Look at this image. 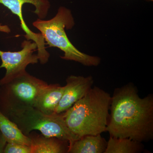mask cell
I'll return each instance as SVG.
<instances>
[{
  "instance_id": "cell-13",
  "label": "cell",
  "mask_w": 153,
  "mask_h": 153,
  "mask_svg": "<svg viewBox=\"0 0 153 153\" xmlns=\"http://www.w3.org/2000/svg\"><path fill=\"white\" fill-rule=\"evenodd\" d=\"M142 143L129 138L110 136L104 153H139L144 151Z\"/></svg>"
},
{
  "instance_id": "cell-6",
  "label": "cell",
  "mask_w": 153,
  "mask_h": 153,
  "mask_svg": "<svg viewBox=\"0 0 153 153\" xmlns=\"http://www.w3.org/2000/svg\"><path fill=\"white\" fill-rule=\"evenodd\" d=\"M25 4H30L35 7L34 13L40 19H44L47 17L50 4L49 0H0V4L7 8L11 12L18 17L21 23L22 30L25 33L27 40H31L37 45L38 55L41 64H45L48 62L49 54L45 47V41L41 33H34L28 27L23 16L22 8Z\"/></svg>"
},
{
  "instance_id": "cell-10",
  "label": "cell",
  "mask_w": 153,
  "mask_h": 153,
  "mask_svg": "<svg viewBox=\"0 0 153 153\" xmlns=\"http://www.w3.org/2000/svg\"><path fill=\"white\" fill-rule=\"evenodd\" d=\"M31 140L32 153H68L69 143L55 137L41 135L28 136Z\"/></svg>"
},
{
  "instance_id": "cell-7",
  "label": "cell",
  "mask_w": 153,
  "mask_h": 153,
  "mask_svg": "<svg viewBox=\"0 0 153 153\" xmlns=\"http://www.w3.org/2000/svg\"><path fill=\"white\" fill-rule=\"evenodd\" d=\"M22 50L18 52H5L0 50L2 64L0 68H5V75L0 79V86L8 83L17 76L26 72L29 64L38 63L39 58L34 52L37 45L31 40H25L22 44Z\"/></svg>"
},
{
  "instance_id": "cell-2",
  "label": "cell",
  "mask_w": 153,
  "mask_h": 153,
  "mask_svg": "<svg viewBox=\"0 0 153 153\" xmlns=\"http://www.w3.org/2000/svg\"><path fill=\"white\" fill-rule=\"evenodd\" d=\"M111 97L94 86L82 98L64 112L68 128L79 138L106 131Z\"/></svg>"
},
{
  "instance_id": "cell-3",
  "label": "cell",
  "mask_w": 153,
  "mask_h": 153,
  "mask_svg": "<svg viewBox=\"0 0 153 153\" xmlns=\"http://www.w3.org/2000/svg\"><path fill=\"white\" fill-rule=\"evenodd\" d=\"M0 110L27 136L37 130L45 136L66 141L69 146L79 138L66 126L64 112L46 114L33 106L7 101H0Z\"/></svg>"
},
{
  "instance_id": "cell-4",
  "label": "cell",
  "mask_w": 153,
  "mask_h": 153,
  "mask_svg": "<svg viewBox=\"0 0 153 153\" xmlns=\"http://www.w3.org/2000/svg\"><path fill=\"white\" fill-rule=\"evenodd\" d=\"M74 22L71 11L65 7H60L55 17L48 20L38 19L33 26L40 31L44 41L50 47H57L64 52L62 59L73 60L84 66H96L100 63V58L91 56L79 51L71 44L65 29L74 27Z\"/></svg>"
},
{
  "instance_id": "cell-5",
  "label": "cell",
  "mask_w": 153,
  "mask_h": 153,
  "mask_svg": "<svg viewBox=\"0 0 153 153\" xmlns=\"http://www.w3.org/2000/svg\"><path fill=\"white\" fill-rule=\"evenodd\" d=\"M48 85L47 82L26 71L0 86V101L34 107L38 95Z\"/></svg>"
},
{
  "instance_id": "cell-8",
  "label": "cell",
  "mask_w": 153,
  "mask_h": 153,
  "mask_svg": "<svg viewBox=\"0 0 153 153\" xmlns=\"http://www.w3.org/2000/svg\"><path fill=\"white\" fill-rule=\"evenodd\" d=\"M66 84L55 113L65 112L82 98L93 86L94 79L91 76L84 77L71 75L66 79Z\"/></svg>"
},
{
  "instance_id": "cell-16",
  "label": "cell",
  "mask_w": 153,
  "mask_h": 153,
  "mask_svg": "<svg viewBox=\"0 0 153 153\" xmlns=\"http://www.w3.org/2000/svg\"><path fill=\"white\" fill-rule=\"evenodd\" d=\"M0 32L9 33L11 32V30L9 26L6 25H2L0 24Z\"/></svg>"
},
{
  "instance_id": "cell-14",
  "label": "cell",
  "mask_w": 153,
  "mask_h": 153,
  "mask_svg": "<svg viewBox=\"0 0 153 153\" xmlns=\"http://www.w3.org/2000/svg\"><path fill=\"white\" fill-rule=\"evenodd\" d=\"M4 153H32L30 146L7 143L4 150Z\"/></svg>"
},
{
  "instance_id": "cell-1",
  "label": "cell",
  "mask_w": 153,
  "mask_h": 153,
  "mask_svg": "<svg viewBox=\"0 0 153 153\" xmlns=\"http://www.w3.org/2000/svg\"><path fill=\"white\" fill-rule=\"evenodd\" d=\"M106 131L110 136L140 143L153 139V95L140 97L132 83L115 88L111 97Z\"/></svg>"
},
{
  "instance_id": "cell-9",
  "label": "cell",
  "mask_w": 153,
  "mask_h": 153,
  "mask_svg": "<svg viewBox=\"0 0 153 153\" xmlns=\"http://www.w3.org/2000/svg\"><path fill=\"white\" fill-rule=\"evenodd\" d=\"M64 88L58 84H48L38 95L34 107L46 114H55Z\"/></svg>"
},
{
  "instance_id": "cell-11",
  "label": "cell",
  "mask_w": 153,
  "mask_h": 153,
  "mask_svg": "<svg viewBox=\"0 0 153 153\" xmlns=\"http://www.w3.org/2000/svg\"><path fill=\"white\" fill-rule=\"evenodd\" d=\"M107 141L101 134L87 135L74 141L69 146L68 153H104Z\"/></svg>"
},
{
  "instance_id": "cell-15",
  "label": "cell",
  "mask_w": 153,
  "mask_h": 153,
  "mask_svg": "<svg viewBox=\"0 0 153 153\" xmlns=\"http://www.w3.org/2000/svg\"><path fill=\"white\" fill-rule=\"evenodd\" d=\"M7 143V142L4 137L0 131V153H4V150Z\"/></svg>"
},
{
  "instance_id": "cell-12",
  "label": "cell",
  "mask_w": 153,
  "mask_h": 153,
  "mask_svg": "<svg viewBox=\"0 0 153 153\" xmlns=\"http://www.w3.org/2000/svg\"><path fill=\"white\" fill-rule=\"evenodd\" d=\"M0 131L7 143L30 146L31 140L24 134L16 123L6 116L0 110Z\"/></svg>"
}]
</instances>
